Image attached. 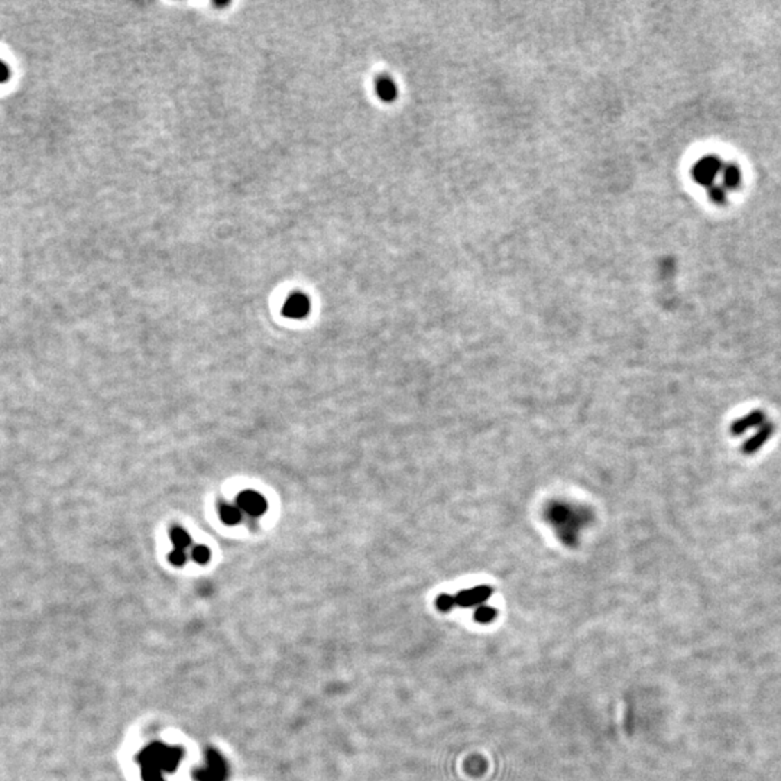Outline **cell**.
<instances>
[{
  "label": "cell",
  "mask_w": 781,
  "mask_h": 781,
  "mask_svg": "<svg viewBox=\"0 0 781 781\" xmlns=\"http://www.w3.org/2000/svg\"><path fill=\"white\" fill-rule=\"evenodd\" d=\"M182 758L184 750L178 745L162 741L148 744L137 757L142 781H166V775L177 771Z\"/></svg>",
  "instance_id": "6da1fadb"
},
{
  "label": "cell",
  "mask_w": 781,
  "mask_h": 781,
  "mask_svg": "<svg viewBox=\"0 0 781 781\" xmlns=\"http://www.w3.org/2000/svg\"><path fill=\"white\" fill-rule=\"evenodd\" d=\"M229 773V764L225 755L214 748H209L193 777L196 781H228Z\"/></svg>",
  "instance_id": "7a4b0ae2"
},
{
  "label": "cell",
  "mask_w": 781,
  "mask_h": 781,
  "mask_svg": "<svg viewBox=\"0 0 781 781\" xmlns=\"http://www.w3.org/2000/svg\"><path fill=\"white\" fill-rule=\"evenodd\" d=\"M236 506L248 515L259 517L266 511L268 505L265 498L261 494H258V492L243 490L236 498Z\"/></svg>",
  "instance_id": "3957f363"
},
{
  "label": "cell",
  "mask_w": 781,
  "mask_h": 781,
  "mask_svg": "<svg viewBox=\"0 0 781 781\" xmlns=\"http://www.w3.org/2000/svg\"><path fill=\"white\" fill-rule=\"evenodd\" d=\"M310 309H311L310 298L302 293H295L286 298L282 307V314L288 318L300 320L310 314Z\"/></svg>",
  "instance_id": "277c9868"
},
{
  "label": "cell",
  "mask_w": 781,
  "mask_h": 781,
  "mask_svg": "<svg viewBox=\"0 0 781 781\" xmlns=\"http://www.w3.org/2000/svg\"><path fill=\"white\" fill-rule=\"evenodd\" d=\"M492 593H494V590H492V587H489V586H477V587L459 592L454 597V599H456L457 606L472 608V606L481 605L485 601H488Z\"/></svg>",
  "instance_id": "5b68a950"
},
{
  "label": "cell",
  "mask_w": 781,
  "mask_h": 781,
  "mask_svg": "<svg viewBox=\"0 0 781 781\" xmlns=\"http://www.w3.org/2000/svg\"><path fill=\"white\" fill-rule=\"evenodd\" d=\"M220 518L228 525H236L242 521V511L236 505H223L220 508Z\"/></svg>",
  "instance_id": "8992f818"
},
{
  "label": "cell",
  "mask_w": 781,
  "mask_h": 781,
  "mask_svg": "<svg viewBox=\"0 0 781 781\" xmlns=\"http://www.w3.org/2000/svg\"><path fill=\"white\" fill-rule=\"evenodd\" d=\"M169 537H171V541H173L174 547L178 549V550H184V551H185V549H189V547L191 546V537L189 535V533H187L184 529H180V527L173 529V530H171V534H169Z\"/></svg>",
  "instance_id": "52a82bcc"
},
{
  "label": "cell",
  "mask_w": 781,
  "mask_h": 781,
  "mask_svg": "<svg viewBox=\"0 0 781 781\" xmlns=\"http://www.w3.org/2000/svg\"><path fill=\"white\" fill-rule=\"evenodd\" d=\"M474 621L479 622V624H489L497 618V609L488 606V605H481L474 610Z\"/></svg>",
  "instance_id": "ba28073f"
},
{
  "label": "cell",
  "mask_w": 781,
  "mask_h": 781,
  "mask_svg": "<svg viewBox=\"0 0 781 781\" xmlns=\"http://www.w3.org/2000/svg\"><path fill=\"white\" fill-rule=\"evenodd\" d=\"M210 550L205 546H196L191 550V558L198 565H206L210 560Z\"/></svg>",
  "instance_id": "9c48e42d"
},
{
  "label": "cell",
  "mask_w": 781,
  "mask_h": 781,
  "mask_svg": "<svg viewBox=\"0 0 781 781\" xmlns=\"http://www.w3.org/2000/svg\"><path fill=\"white\" fill-rule=\"evenodd\" d=\"M437 609L441 610V612H449L454 606H456V599L452 595H447V593H443V595H440L436 601Z\"/></svg>",
  "instance_id": "30bf717a"
},
{
  "label": "cell",
  "mask_w": 781,
  "mask_h": 781,
  "mask_svg": "<svg viewBox=\"0 0 781 781\" xmlns=\"http://www.w3.org/2000/svg\"><path fill=\"white\" fill-rule=\"evenodd\" d=\"M187 557H189V556H187V553L184 550H178V549H174L171 553L168 554L169 563L174 565V566H178V567L185 565Z\"/></svg>",
  "instance_id": "8fae6325"
},
{
  "label": "cell",
  "mask_w": 781,
  "mask_h": 781,
  "mask_svg": "<svg viewBox=\"0 0 781 781\" xmlns=\"http://www.w3.org/2000/svg\"><path fill=\"white\" fill-rule=\"evenodd\" d=\"M9 78V69L5 62L0 61V83H5Z\"/></svg>",
  "instance_id": "7c38bea8"
}]
</instances>
